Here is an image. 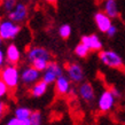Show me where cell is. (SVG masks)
I'll return each mask as SVG.
<instances>
[{
    "label": "cell",
    "instance_id": "4",
    "mask_svg": "<svg viewBox=\"0 0 125 125\" xmlns=\"http://www.w3.org/2000/svg\"><path fill=\"white\" fill-rule=\"evenodd\" d=\"M22 31L21 24L13 22L11 20L5 19L0 23V37L4 42H11L19 37V34Z\"/></svg>",
    "mask_w": 125,
    "mask_h": 125
},
{
    "label": "cell",
    "instance_id": "17",
    "mask_svg": "<svg viewBox=\"0 0 125 125\" xmlns=\"http://www.w3.org/2000/svg\"><path fill=\"white\" fill-rule=\"evenodd\" d=\"M33 110H31L27 106H19L14 110V116L20 119H29Z\"/></svg>",
    "mask_w": 125,
    "mask_h": 125
},
{
    "label": "cell",
    "instance_id": "24",
    "mask_svg": "<svg viewBox=\"0 0 125 125\" xmlns=\"http://www.w3.org/2000/svg\"><path fill=\"white\" fill-rule=\"evenodd\" d=\"M7 111H8L7 103L5 102V101H2V100H0V123H1V121L5 118Z\"/></svg>",
    "mask_w": 125,
    "mask_h": 125
},
{
    "label": "cell",
    "instance_id": "11",
    "mask_svg": "<svg viewBox=\"0 0 125 125\" xmlns=\"http://www.w3.org/2000/svg\"><path fill=\"white\" fill-rule=\"evenodd\" d=\"M6 62L7 64H15L17 65L22 61V52L15 42H10L6 46Z\"/></svg>",
    "mask_w": 125,
    "mask_h": 125
},
{
    "label": "cell",
    "instance_id": "18",
    "mask_svg": "<svg viewBox=\"0 0 125 125\" xmlns=\"http://www.w3.org/2000/svg\"><path fill=\"white\" fill-rule=\"evenodd\" d=\"M73 53H75V55H76L77 57H79V59H85V57L88 56V54L91 53V51H90V48H88L85 44L79 42V44L76 45L75 49H73Z\"/></svg>",
    "mask_w": 125,
    "mask_h": 125
},
{
    "label": "cell",
    "instance_id": "2",
    "mask_svg": "<svg viewBox=\"0 0 125 125\" xmlns=\"http://www.w3.org/2000/svg\"><path fill=\"white\" fill-rule=\"evenodd\" d=\"M0 79L4 80L10 91H15L21 84V70L15 64H6L0 70Z\"/></svg>",
    "mask_w": 125,
    "mask_h": 125
},
{
    "label": "cell",
    "instance_id": "10",
    "mask_svg": "<svg viewBox=\"0 0 125 125\" xmlns=\"http://www.w3.org/2000/svg\"><path fill=\"white\" fill-rule=\"evenodd\" d=\"M28 16H29V8H28L27 4L21 2V1H19L16 7L10 13L7 14L8 19L11 20L13 22L17 23V24H21V25L27 22Z\"/></svg>",
    "mask_w": 125,
    "mask_h": 125
},
{
    "label": "cell",
    "instance_id": "5",
    "mask_svg": "<svg viewBox=\"0 0 125 125\" xmlns=\"http://www.w3.org/2000/svg\"><path fill=\"white\" fill-rule=\"evenodd\" d=\"M116 101H117V99L111 93L110 88H107V90L101 92L100 95L96 98V108L100 113L107 114L115 108Z\"/></svg>",
    "mask_w": 125,
    "mask_h": 125
},
{
    "label": "cell",
    "instance_id": "1",
    "mask_svg": "<svg viewBox=\"0 0 125 125\" xmlns=\"http://www.w3.org/2000/svg\"><path fill=\"white\" fill-rule=\"evenodd\" d=\"M25 60L29 64L42 72L45 71L49 62L52 61V54L42 46H32L25 52Z\"/></svg>",
    "mask_w": 125,
    "mask_h": 125
},
{
    "label": "cell",
    "instance_id": "16",
    "mask_svg": "<svg viewBox=\"0 0 125 125\" xmlns=\"http://www.w3.org/2000/svg\"><path fill=\"white\" fill-rule=\"evenodd\" d=\"M49 85L47 83H45L44 80H39V82H37L36 84H33L32 86L30 87V90H29V93H30V95L32 96V98L34 99H38V98H42L44 95L48 92V88Z\"/></svg>",
    "mask_w": 125,
    "mask_h": 125
},
{
    "label": "cell",
    "instance_id": "3",
    "mask_svg": "<svg viewBox=\"0 0 125 125\" xmlns=\"http://www.w3.org/2000/svg\"><path fill=\"white\" fill-rule=\"evenodd\" d=\"M99 60L104 67L110 69H123L124 60L116 51L102 49L99 52Z\"/></svg>",
    "mask_w": 125,
    "mask_h": 125
},
{
    "label": "cell",
    "instance_id": "22",
    "mask_svg": "<svg viewBox=\"0 0 125 125\" xmlns=\"http://www.w3.org/2000/svg\"><path fill=\"white\" fill-rule=\"evenodd\" d=\"M5 125H31V122L30 118L29 119H20V118H16L14 116V117L9 118Z\"/></svg>",
    "mask_w": 125,
    "mask_h": 125
},
{
    "label": "cell",
    "instance_id": "28",
    "mask_svg": "<svg viewBox=\"0 0 125 125\" xmlns=\"http://www.w3.org/2000/svg\"><path fill=\"white\" fill-rule=\"evenodd\" d=\"M75 95H77V88H75V87H71L70 93H69V96H75Z\"/></svg>",
    "mask_w": 125,
    "mask_h": 125
},
{
    "label": "cell",
    "instance_id": "30",
    "mask_svg": "<svg viewBox=\"0 0 125 125\" xmlns=\"http://www.w3.org/2000/svg\"><path fill=\"white\" fill-rule=\"evenodd\" d=\"M2 44H4V40H2V38L0 37V48H2Z\"/></svg>",
    "mask_w": 125,
    "mask_h": 125
},
{
    "label": "cell",
    "instance_id": "21",
    "mask_svg": "<svg viewBox=\"0 0 125 125\" xmlns=\"http://www.w3.org/2000/svg\"><path fill=\"white\" fill-rule=\"evenodd\" d=\"M17 0H4L2 1V4H1V8H2V10L8 14V13H10L14 8L16 7V5H17Z\"/></svg>",
    "mask_w": 125,
    "mask_h": 125
},
{
    "label": "cell",
    "instance_id": "6",
    "mask_svg": "<svg viewBox=\"0 0 125 125\" xmlns=\"http://www.w3.org/2000/svg\"><path fill=\"white\" fill-rule=\"evenodd\" d=\"M77 96L85 104H88V106H92L94 102H96V94H95L94 86L92 85V83L86 82V80H84L83 83L78 84Z\"/></svg>",
    "mask_w": 125,
    "mask_h": 125
},
{
    "label": "cell",
    "instance_id": "15",
    "mask_svg": "<svg viewBox=\"0 0 125 125\" xmlns=\"http://www.w3.org/2000/svg\"><path fill=\"white\" fill-rule=\"evenodd\" d=\"M102 11H104L110 19H116L119 16V7L117 0H103Z\"/></svg>",
    "mask_w": 125,
    "mask_h": 125
},
{
    "label": "cell",
    "instance_id": "23",
    "mask_svg": "<svg viewBox=\"0 0 125 125\" xmlns=\"http://www.w3.org/2000/svg\"><path fill=\"white\" fill-rule=\"evenodd\" d=\"M10 91L9 88H8V86L5 84L4 80L0 79V100H2L4 98H6L8 95V92Z\"/></svg>",
    "mask_w": 125,
    "mask_h": 125
},
{
    "label": "cell",
    "instance_id": "19",
    "mask_svg": "<svg viewBox=\"0 0 125 125\" xmlns=\"http://www.w3.org/2000/svg\"><path fill=\"white\" fill-rule=\"evenodd\" d=\"M57 33H59V36H60L62 39H68L72 33L71 25H70V24H67V23L61 24L60 27H59V29H57Z\"/></svg>",
    "mask_w": 125,
    "mask_h": 125
},
{
    "label": "cell",
    "instance_id": "12",
    "mask_svg": "<svg viewBox=\"0 0 125 125\" xmlns=\"http://www.w3.org/2000/svg\"><path fill=\"white\" fill-rule=\"evenodd\" d=\"M80 42H83L90 48L91 52H100L103 49V42L96 33L85 34L80 38Z\"/></svg>",
    "mask_w": 125,
    "mask_h": 125
},
{
    "label": "cell",
    "instance_id": "31",
    "mask_svg": "<svg viewBox=\"0 0 125 125\" xmlns=\"http://www.w3.org/2000/svg\"><path fill=\"white\" fill-rule=\"evenodd\" d=\"M2 1H4V0H0V5L2 4Z\"/></svg>",
    "mask_w": 125,
    "mask_h": 125
},
{
    "label": "cell",
    "instance_id": "8",
    "mask_svg": "<svg viewBox=\"0 0 125 125\" xmlns=\"http://www.w3.org/2000/svg\"><path fill=\"white\" fill-rule=\"evenodd\" d=\"M63 73H64L63 67L60 63H57L56 61H51L48 67L46 68V70L42 72V80H44L48 85H52Z\"/></svg>",
    "mask_w": 125,
    "mask_h": 125
},
{
    "label": "cell",
    "instance_id": "26",
    "mask_svg": "<svg viewBox=\"0 0 125 125\" xmlns=\"http://www.w3.org/2000/svg\"><path fill=\"white\" fill-rule=\"evenodd\" d=\"M6 64H7V62H6V54H5V51H2V48H0V70L4 68Z\"/></svg>",
    "mask_w": 125,
    "mask_h": 125
},
{
    "label": "cell",
    "instance_id": "9",
    "mask_svg": "<svg viewBox=\"0 0 125 125\" xmlns=\"http://www.w3.org/2000/svg\"><path fill=\"white\" fill-rule=\"evenodd\" d=\"M65 75L69 77L72 84H80L85 80V70L78 62H70L65 65Z\"/></svg>",
    "mask_w": 125,
    "mask_h": 125
},
{
    "label": "cell",
    "instance_id": "29",
    "mask_svg": "<svg viewBox=\"0 0 125 125\" xmlns=\"http://www.w3.org/2000/svg\"><path fill=\"white\" fill-rule=\"evenodd\" d=\"M48 4H52V5H55L57 2V0H46Z\"/></svg>",
    "mask_w": 125,
    "mask_h": 125
},
{
    "label": "cell",
    "instance_id": "25",
    "mask_svg": "<svg viewBox=\"0 0 125 125\" xmlns=\"http://www.w3.org/2000/svg\"><path fill=\"white\" fill-rule=\"evenodd\" d=\"M117 32H118V28L116 27V25H114V24H113V25L108 29V31L106 32V34L109 37V38H114L115 36L117 34Z\"/></svg>",
    "mask_w": 125,
    "mask_h": 125
},
{
    "label": "cell",
    "instance_id": "7",
    "mask_svg": "<svg viewBox=\"0 0 125 125\" xmlns=\"http://www.w3.org/2000/svg\"><path fill=\"white\" fill-rule=\"evenodd\" d=\"M40 79H42V72L31 64H28L21 69V84L23 86L31 87Z\"/></svg>",
    "mask_w": 125,
    "mask_h": 125
},
{
    "label": "cell",
    "instance_id": "27",
    "mask_svg": "<svg viewBox=\"0 0 125 125\" xmlns=\"http://www.w3.org/2000/svg\"><path fill=\"white\" fill-rule=\"evenodd\" d=\"M110 91H111V93L114 94V96L116 99H121L122 96H123V94H122V92H121V90L118 88V87H116V86H113V87H110Z\"/></svg>",
    "mask_w": 125,
    "mask_h": 125
},
{
    "label": "cell",
    "instance_id": "32",
    "mask_svg": "<svg viewBox=\"0 0 125 125\" xmlns=\"http://www.w3.org/2000/svg\"><path fill=\"white\" fill-rule=\"evenodd\" d=\"M0 23H1V21H0Z\"/></svg>",
    "mask_w": 125,
    "mask_h": 125
},
{
    "label": "cell",
    "instance_id": "13",
    "mask_svg": "<svg viewBox=\"0 0 125 125\" xmlns=\"http://www.w3.org/2000/svg\"><path fill=\"white\" fill-rule=\"evenodd\" d=\"M54 87H55V93L57 95L64 96V95H69L70 90H71V87H72V83H71V80L69 79V77L63 73L54 83Z\"/></svg>",
    "mask_w": 125,
    "mask_h": 125
},
{
    "label": "cell",
    "instance_id": "14",
    "mask_svg": "<svg viewBox=\"0 0 125 125\" xmlns=\"http://www.w3.org/2000/svg\"><path fill=\"white\" fill-rule=\"evenodd\" d=\"M113 19H110L109 16L107 15L104 11L100 10V11H96L94 14V22H95V25L98 28V30L102 33H106L108 29H109L111 25H113Z\"/></svg>",
    "mask_w": 125,
    "mask_h": 125
},
{
    "label": "cell",
    "instance_id": "20",
    "mask_svg": "<svg viewBox=\"0 0 125 125\" xmlns=\"http://www.w3.org/2000/svg\"><path fill=\"white\" fill-rule=\"evenodd\" d=\"M42 121H44V117H42V111H39V110H33L32 114H31V116H30L31 125H42Z\"/></svg>",
    "mask_w": 125,
    "mask_h": 125
}]
</instances>
